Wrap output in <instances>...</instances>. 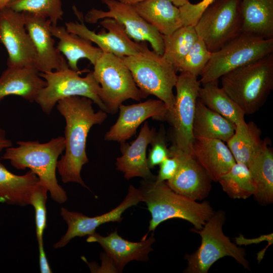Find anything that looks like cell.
Here are the masks:
<instances>
[{
  "instance_id": "cell-1",
  "label": "cell",
  "mask_w": 273,
  "mask_h": 273,
  "mask_svg": "<svg viewBox=\"0 0 273 273\" xmlns=\"http://www.w3.org/2000/svg\"><path fill=\"white\" fill-rule=\"evenodd\" d=\"M93 103L87 98L74 96L62 99L56 104L66 122L65 152L58 160L57 169L63 183H76L86 188L81 171L88 162L86 153L88 133L93 126L102 124L107 117V113L101 109L95 111Z\"/></svg>"
},
{
  "instance_id": "cell-2",
  "label": "cell",
  "mask_w": 273,
  "mask_h": 273,
  "mask_svg": "<svg viewBox=\"0 0 273 273\" xmlns=\"http://www.w3.org/2000/svg\"><path fill=\"white\" fill-rule=\"evenodd\" d=\"M17 144V147L6 149L1 159L9 160L17 169H29L37 176L39 184L48 190L54 201L64 203L67 195L56 176L58 159L65 148L64 137L53 138L45 143L21 141Z\"/></svg>"
},
{
  "instance_id": "cell-3",
  "label": "cell",
  "mask_w": 273,
  "mask_h": 273,
  "mask_svg": "<svg viewBox=\"0 0 273 273\" xmlns=\"http://www.w3.org/2000/svg\"><path fill=\"white\" fill-rule=\"evenodd\" d=\"M155 180H145L139 188L151 215L148 232L172 218L187 220L199 230L215 213L208 201L198 203L176 193L166 181Z\"/></svg>"
},
{
  "instance_id": "cell-4",
  "label": "cell",
  "mask_w": 273,
  "mask_h": 273,
  "mask_svg": "<svg viewBox=\"0 0 273 273\" xmlns=\"http://www.w3.org/2000/svg\"><path fill=\"white\" fill-rule=\"evenodd\" d=\"M221 88L245 115L256 113L273 88V53L220 77Z\"/></svg>"
},
{
  "instance_id": "cell-5",
  "label": "cell",
  "mask_w": 273,
  "mask_h": 273,
  "mask_svg": "<svg viewBox=\"0 0 273 273\" xmlns=\"http://www.w3.org/2000/svg\"><path fill=\"white\" fill-rule=\"evenodd\" d=\"M122 58L139 88L147 96H155L165 104L168 118L174 105L173 88L178 76L174 66L148 47L136 55Z\"/></svg>"
},
{
  "instance_id": "cell-6",
  "label": "cell",
  "mask_w": 273,
  "mask_h": 273,
  "mask_svg": "<svg viewBox=\"0 0 273 273\" xmlns=\"http://www.w3.org/2000/svg\"><path fill=\"white\" fill-rule=\"evenodd\" d=\"M273 52V38H264L241 33L218 50L200 74L201 83L218 80L222 76L257 61Z\"/></svg>"
},
{
  "instance_id": "cell-7",
  "label": "cell",
  "mask_w": 273,
  "mask_h": 273,
  "mask_svg": "<svg viewBox=\"0 0 273 273\" xmlns=\"http://www.w3.org/2000/svg\"><path fill=\"white\" fill-rule=\"evenodd\" d=\"M225 220L222 210L215 212L200 230L193 229L201 237L199 248L193 254L186 255L188 266L186 273H207L212 265L224 256L234 258L245 268L250 269L245 259L244 249L232 243L222 231Z\"/></svg>"
},
{
  "instance_id": "cell-8",
  "label": "cell",
  "mask_w": 273,
  "mask_h": 273,
  "mask_svg": "<svg viewBox=\"0 0 273 273\" xmlns=\"http://www.w3.org/2000/svg\"><path fill=\"white\" fill-rule=\"evenodd\" d=\"M79 73V71H74L69 67L60 70L39 73L47 85L39 92L35 102L43 112L49 115L59 101L79 96L90 99L100 109L107 113L100 98L101 86L93 72H89L85 77L80 76Z\"/></svg>"
},
{
  "instance_id": "cell-9",
  "label": "cell",
  "mask_w": 273,
  "mask_h": 273,
  "mask_svg": "<svg viewBox=\"0 0 273 273\" xmlns=\"http://www.w3.org/2000/svg\"><path fill=\"white\" fill-rule=\"evenodd\" d=\"M93 72L101 86L100 98L107 113H117L128 99L140 101L148 96L137 86L122 58L103 52Z\"/></svg>"
},
{
  "instance_id": "cell-10",
  "label": "cell",
  "mask_w": 273,
  "mask_h": 273,
  "mask_svg": "<svg viewBox=\"0 0 273 273\" xmlns=\"http://www.w3.org/2000/svg\"><path fill=\"white\" fill-rule=\"evenodd\" d=\"M242 0H216L203 13L195 28L214 52L242 33Z\"/></svg>"
},
{
  "instance_id": "cell-11",
  "label": "cell",
  "mask_w": 273,
  "mask_h": 273,
  "mask_svg": "<svg viewBox=\"0 0 273 273\" xmlns=\"http://www.w3.org/2000/svg\"><path fill=\"white\" fill-rule=\"evenodd\" d=\"M200 84L197 77L189 73L181 72L178 75L174 105L167 120L173 127V145L191 155L194 140L193 125Z\"/></svg>"
},
{
  "instance_id": "cell-12",
  "label": "cell",
  "mask_w": 273,
  "mask_h": 273,
  "mask_svg": "<svg viewBox=\"0 0 273 273\" xmlns=\"http://www.w3.org/2000/svg\"><path fill=\"white\" fill-rule=\"evenodd\" d=\"M101 2L107 6L108 11L92 9L84 17L86 22L93 24L100 19L112 18L124 27L130 38L138 42H148L153 51L162 56L164 45L162 34L139 15L133 5L118 0Z\"/></svg>"
},
{
  "instance_id": "cell-13",
  "label": "cell",
  "mask_w": 273,
  "mask_h": 273,
  "mask_svg": "<svg viewBox=\"0 0 273 273\" xmlns=\"http://www.w3.org/2000/svg\"><path fill=\"white\" fill-rule=\"evenodd\" d=\"M78 22H65L67 30L96 43L103 53L112 54L120 58L136 55L148 47L146 41H134L127 35L124 27L115 20L106 18L100 25L108 30L96 33L89 29L79 16Z\"/></svg>"
},
{
  "instance_id": "cell-14",
  "label": "cell",
  "mask_w": 273,
  "mask_h": 273,
  "mask_svg": "<svg viewBox=\"0 0 273 273\" xmlns=\"http://www.w3.org/2000/svg\"><path fill=\"white\" fill-rule=\"evenodd\" d=\"M0 41L8 54V67L34 66L35 52L25 28L23 12L8 7L0 10Z\"/></svg>"
},
{
  "instance_id": "cell-15",
  "label": "cell",
  "mask_w": 273,
  "mask_h": 273,
  "mask_svg": "<svg viewBox=\"0 0 273 273\" xmlns=\"http://www.w3.org/2000/svg\"><path fill=\"white\" fill-rule=\"evenodd\" d=\"M143 202V197L140 190L130 185L127 194L123 201L117 207L104 214L89 217L81 213L69 211L62 207L60 214L66 222L68 228L66 233L59 241L54 244V248H61L65 247L76 237L90 235L96 232L97 228L104 223L109 222H120L123 218V213L128 208Z\"/></svg>"
},
{
  "instance_id": "cell-16",
  "label": "cell",
  "mask_w": 273,
  "mask_h": 273,
  "mask_svg": "<svg viewBox=\"0 0 273 273\" xmlns=\"http://www.w3.org/2000/svg\"><path fill=\"white\" fill-rule=\"evenodd\" d=\"M23 13L25 28L35 52L34 66L39 72H49L69 67L64 57L55 47L50 20L27 12Z\"/></svg>"
},
{
  "instance_id": "cell-17",
  "label": "cell",
  "mask_w": 273,
  "mask_h": 273,
  "mask_svg": "<svg viewBox=\"0 0 273 273\" xmlns=\"http://www.w3.org/2000/svg\"><path fill=\"white\" fill-rule=\"evenodd\" d=\"M119 110L116 122L105 135L106 141L124 143L135 134L139 126L147 119L167 120L168 114L165 104L159 99H149L129 105L121 104Z\"/></svg>"
},
{
  "instance_id": "cell-18",
  "label": "cell",
  "mask_w": 273,
  "mask_h": 273,
  "mask_svg": "<svg viewBox=\"0 0 273 273\" xmlns=\"http://www.w3.org/2000/svg\"><path fill=\"white\" fill-rule=\"evenodd\" d=\"M177 155L179 166L174 175L166 181L175 192L197 201L206 198L211 189L212 180L193 156L173 145L170 148Z\"/></svg>"
},
{
  "instance_id": "cell-19",
  "label": "cell",
  "mask_w": 273,
  "mask_h": 273,
  "mask_svg": "<svg viewBox=\"0 0 273 273\" xmlns=\"http://www.w3.org/2000/svg\"><path fill=\"white\" fill-rule=\"evenodd\" d=\"M86 241L99 243L112 260L117 270L120 272L132 260H148V255L153 250L151 246L155 239L152 235L148 239L144 237L140 242H130L122 238L115 231L105 237L95 232L88 236Z\"/></svg>"
},
{
  "instance_id": "cell-20",
  "label": "cell",
  "mask_w": 273,
  "mask_h": 273,
  "mask_svg": "<svg viewBox=\"0 0 273 273\" xmlns=\"http://www.w3.org/2000/svg\"><path fill=\"white\" fill-rule=\"evenodd\" d=\"M156 132L151 129L148 122L142 127L136 139L130 144L121 143L122 155L116 159V169L123 173L128 180L134 177H141L145 180H155L148 163L147 148L152 142Z\"/></svg>"
},
{
  "instance_id": "cell-21",
  "label": "cell",
  "mask_w": 273,
  "mask_h": 273,
  "mask_svg": "<svg viewBox=\"0 0 273 273\" xmlns=\"http://www.w3.org/2000/svg\"><path fill=\"white\" fill-rule=\"evenodd\" d=\"M192 155L215 182L236 162L227 145L218 139L195 137Z\"/></svg>"
},
{
  "instance_id": "cell-22",
  "label": "cell",
  "mask_w": 273,
  "mask_h": 273,
  "mask_svg": "<svg viewBox=\"0 0 273 273\" xmlns=\"http://www.w3.org/2000/svg\"><path fill=\"white\" fill-rule=\"evenodd\" d=\"M46 85L35 66H8L0 76V102L5 97L13 95L32 103Z\"/></svg>"
},
{
  "instance_id": "cell-23",
  "label": "cell",
  "mask_w": 273,
  "mask_h": 273,
  "mask_svg": "<svg viewBox=\"0 0 273 273\" xmlns=\"http://www.w3.org/2000/svg\"><path fill=\"white\" fill-rule=\"evenodd\" d=\"M50 29L52 35L59 39L57 49L65 57L69 67L74 71H79V60L87 59L94 65L103 54L90 41L68 32L65 26L51 24Z\"/></svg>"
},
{
  "instance_id": "cell-24",
  "label": "cell",
  "mask_w": 273,
  "mask_h": 273,
  "mask_svg": "<svg viewBox=\"0 0 273 273\" xmlns=\"http://www.w3.org/2000/svg\"><path fill=\"white\" fill-rule=\"evenodd\" d=\"M37 176L29 170L18 175L0 162V203L25 206L30 205L32 193L39 186Z\"/></svg>"
},
{
  "instance_id": "cell-25",
  "label": "cell",
  "mask_w": 273,
  "mask_h": 273,
  "mask_svg": "<svg viewBox=\"0 0 273 273\" xmlns=\"http://www.w3.org/2000/svg\"><path fill=\"white\" fill-rule=\"evenodd\" d=\"M133 6L162 35H169L183 26L179 8L169 0H145Z\"/></svg>"
},
{
  "instance_id": "cell-26",
  "label": "cell",
  "mask_w": 273,
  "mask_h": 273,
  "mask_svg": "<svg viewBox=\"0 0 273 273\" xmlns=\"http://www.w3.org/2000/svg\"><path fill=\"white\" fill-rule=\"evenodd\" d=\"M242 33L273 38V0H242Z\"/></svg>"
},
{
  "instance_id": "cell-27",
  "label": "cell",
  "mask_w": 273,
  "mask_h": 273,
  "mask_svg": "<svg viewBox=\"0 0 273 273\" xmlns=\"http://www.w3.org/2000/svg\"><path fill=\"white\" fill-rule=\"evenodd\" d=\"M267 139L248 166L255 186L254 196L258 203L268 205L273 202V152Z\"/></svg>"
},
{
  "instance_id": "cell-28",
  "label": "cell",
  "mask_w": 273,
  "mask_h": 273,
  "mask_svg": "<svg viewBox=\"0 0 273 273\" xmlns=\"http://www.w3.org/2000/svg\"><path fill=\"white\" fill-rule=\"evenodd\" d=\"M236 125L206 107L198 98L193 125L195 137L227 142L235 132Z\"/></svg>"
},
{
  "instance_id": "cell-29",
  "label": "cell",
  "mask_w": 273,
  "mask_h": 273,
  "mask_svg": "<svg viewBox=\"0 0 273 273\" xmlns=\"http://www.w3.org/2000/svg\"><path fill=\"white\" fill-rule=\"evenodd\" d=\"M261 130L253 121H246L236 125L235 132L226 142L236 162L247 167L261 149L264 140Z\"/></svg>"
},
{
  "instance_id": "cell-30",
  "label": "cell",
  "mask_w": 273,
  "mask_h": 273,
  "mask_svg": "<svg viewBox=\"0 0 273 273\" xmlns=\"http://www.w3.org/2000/svg\"><path fill=\"white\" fill-rule=\"evenodd\" d=\"M202 85L199 90L198 98L206 107L236 125L245 122V114L224 90L218 86V80Z\"/></svg>"
},
{
  "instance_id": "cell-31",
  "label": "cell",
  "mask_w": 273,
  "mask_h": 273,
  "mask_svg": "<svg viewBox=\"0 0 273 273\" xmlns=\"http://www.w3.org/2000/svg\"><path fill=\"white\" fill-rule=\"evenodd\" d=\"M218 182L222 190L233 199H246L255 192V186L248 167L242 163L236 162Z\"/></svg>"
},
{
  "instance_id": "cell-32",
  "label": "cell",
  "mask_w": 273,
  "mask_h": 273,
  "mask_svg": "<svg viewBox=\"0 0 273 273\" xmlns=\"http://www.w3.org/2000/svg\"><path fill=\"white\" fill-rule=\"evenodd\" d=\"M162 57L174 67L185 57L199 37L193 26H182L169 35H162Z\"/></svg>"
},
{
  "instance_id": "cell-33",
  "label": "cell",
  "mask_w": 273,
  "mask_h": 273,
  "mask_svg": "<svg viewBox=\"0 0 273 273\" xmlns=\"http://www.w3.org/2000/svg\"><path fill=\"white\" fill-rule=\"evenodd\" d=\"M7 7L44 17L53 25H57L64 15L61 0H11Z\"/></svg>"
},
{
  "instance_id": "cell-34",
  "label": "cell",
  "mask_w": 273,
  "mask_h": 273,
  "mask_svg": "<svg viewBox=\"0 0 273 273\" xmlns=\"http://www.w3.org/2000/svg\"><path fill=\"white\" fill-rule=\"evenodd\" d=\"M211 53L204 42L199 37L175 68L180 73H188L198 77L209 62Z\"/></svg>"
},
{
  "instance_id": "cell-35",
  "label": "cell",
  "mask_w": 273,
  "mask_h": 273,
  "mask_svg": "<svg viewBox=\"0 0 273 273\" xmlns=\"http://www.w3.org/2000/svg\"><path fill=\"white\" fill-rule=\"evenodd\" d=\"M48 190L43 186L39 185L32 194L30 205L35 211V220L36 238L38 246L43 245V235L47 226V208Z\"/></svg>"
},
{
  "instance_id": "cell-36",
  "label": "cell",
  "mask_w": 273,
  "mask_h": 273,
  "mask_svg": "<svg viewBox=\"0 0 273 273\" xmlns=\"http://www.w3.org/2000/svg\"><path fill=\"white\" fill-rule=\"evenodd\" d=\"M151 149L148 155V163L150 169L160 165L166 158L170 156L169 148L167 147V141L164 131L160 129L156 132L150 144Z\"/></svg>"
},
{
  "instance_id": "cell-37",
  "label": "cell",
  "mask_w": 273,
  "mask_h": 273,
  "mask_svg": "<svg viewBox=\"0 0 273 273\" xmlns=\"http://www.w3.org/2000/svg\"><path fill=\"white\" fill-rule=\"evenodd\" d=\"M216 0H202L197 4L190 2L179 7L183 26H195L205 10Z\"/></svg>"
},
{
  "instance_id": "cell-38",
  "label": "cell",
  "mask_w": 273,
  "mask_h": 273,
  "mask_svg": "<svg viewBox=\"0 0 273 273\" xmlns=\"http://www.w3.org/2000/svg\"><path fill=\"white\" fill-rule=\"evenodd\" d=\"M170 156L164 160L159 165L158 175L155 180L156 183L166 181L171 179L176 172L179 166V159L175 152L169 148Z\"/></svg>"
},
{
  "instance_id": "cell-39",
  "label": "cell",
  "mask_w": 273,
  "mask_h": 273,
  "mask_svg": "<svg viewBox=\"0 0 273 273\" xmlns=\"http://www.w3.org/2000/svg\"><path fill=\"white\" fill-rule=\"evenodd\" d=\"M39 264L41 273L52 272L49 265L43 245L38 246Z\"/></svg>"
},
{
  "instance_id": "cell-40",
  "label": "cell",
  "mask_w": 273,
  "mask_h": 273,
  "mask_svg": "<svg viewBox=\"0 0 273 273\" xmlns=\"http://www.w3.org/2000/svg\"><path fill=\"white\" fill-rule=\"evenodd\" d=\"M11 146L12 141L6 137L5 130L0 128V152Z\"/></svg>"
},
{
  "instance_id": "cell-41",
  "label": "cell",
  "mask_w": 273,
  "mask_h": 273,
  "mask_svg": "<svg viewBox=\"0 0 273 273\" xmlns=\"http://www.w3.org/2000/svg\"><path fill=\"white\" fill-rule=\"evenodd\" d=\"M174 6L179 8L185 5L186 3L189 2V0H169Z\"/></svg>"
},
{
  "instance_id": "cell-42",
  "label": "cell",
  "mask_w": 273,
  "mask_h": 273,
  "mask_svg": "<svg viewBox=\"0 0 273 273\" xmlns=\"http://www.w3.org/2000/svg\"><path fill=\"white\" fill-rule=\"evenodd\" d=\"M121 2L128 4L129 5H133L135 4H137L138 3L141 2L142 1H144L145 0H118Z\"/></svg>"
},
{
  "instance_id": "cell-43",
  "label": "cell",
  "mask_w": 273,
  "mask_h": 273,
  "mask_svg": "<svg viewBox=\"0 0 273 273\" xmlns=\"http://www.w3.org/2000/svg\"><path fill=\"white\" fill-rule=\"evenodd\" d=\"M11 0H0V10L6 7Z\"/></svg>"
}]
</instances>
